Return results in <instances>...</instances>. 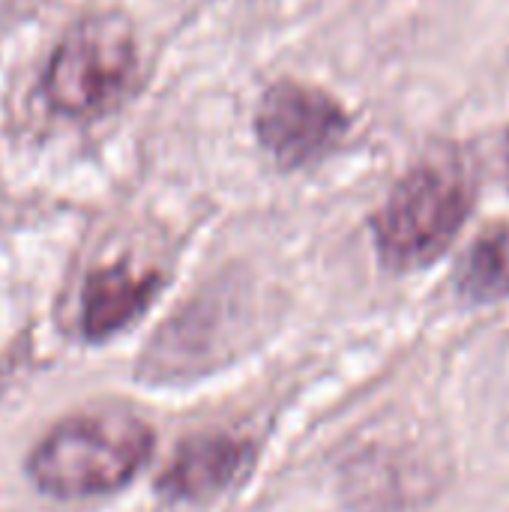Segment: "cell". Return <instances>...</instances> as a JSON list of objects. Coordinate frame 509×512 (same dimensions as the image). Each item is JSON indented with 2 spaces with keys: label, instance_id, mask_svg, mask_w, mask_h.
I'll use <instances>...</instances> for the list:
<instances>
[{
  "label": "cell",
  "instance_id": "cell-3",
  "mask_svg": "<svg viewBox=\"0 0 509 512\" xmlns=\"http://www.w3.org/2000/svg\"><path fill=\"white\" fill-rule=\"evenodd\" d=\"M135 75L132 24L120 12H90L60 36L42 75V93L60 117L96 120L123 105Z\"/></svg>",
  "mask_w": 509,
  "mask_h": 512
},
{
  "label": "cell",
  "instance_id": "cell-8",
  "mask_svg": "<svg viewBox=\"0 0 509 512\" xmlns=\"http://www.w3.org/2000/svg\"><path fill=\"white\" fill-rule=\"evenodd\" d=\"M507 168H509V138H507Z\"/></svg>",
  "mask_w": 509,
  "mask_h": 512
},
{
  "label": "cell",
  "instance_id": "cell-7",
  "mask_svg": "<svg viewBox=\"0 0 509 512\" xmlns=\"http://www.w3.org/2000/svg\"><path fill=\"white\" fill-rule=\"evenodd\" d=\"M456 294L471 306L509 297V222H495L465 249L453 276Z\"/></svg>",
  "mask_w": 509,
  "mask_h": 512
},
{
  "label": "cell",
  "instance_id": "cell-1",
  "mask_svg": "<svg viewBox=\"0 0 509 512\" xmlns=\"http://www.w3.org/2000/svg\"><path fill=\"white\" fill-rule=\"evenodd\" d=\"M477 198L474 171L453 147L417 162L372 219L384 267L408 273L435 264L465 228Z\"/></svg>",
  "mask_w": 509,
  "mask_h": 512
},
{
  "label": "cell",
  "instance_id": "cell-4",
  "mask_svg": "<svg viewBox=\"0 0 509 512\" xmlns=\"http://www.w3.org/2000/svg\"><path fill=\"white\" fill-rule=\"evenodd\" d=\"M351 117L327 90L282 78L261 93L255 111V135L282 168H306L321 162L345 141Z\"/></svg>",
  "mask_w": 509,
  "mask_h": 512
},
{
  "label": "cell",
  "instance_id": "cell-2",
  "mask_svg": "<svg viewBox=\"0 0 509 512\" xmlns=\"http://www.w3.org/2000/svg\"><path fill=\"white\" fill-rule=\"evenodd\" d=\"M153 432L132 414H78L57 423L30 453L27 474L39 492L63 501L123 489L147 462Z\"/></svg>",
  "mask_w": 509,
  "mask_h": 512
},
{
  "label": "cell",
  "instance_id": "cell-5",
  "mask_svg": "<svg viewBox=\"0 0 509 512\" xmlns=\"http://www.w3.org/2000/svg\"><path fill=\"white\" fill-rule=\"evenodd\" d=\"M252 462V447L231 435H198L186 441L168 471L159 477V492L171 501H204L228 489Z\"/></svg>",
  "mask_w": 509,
  "mask_h": 512
},
{
  "label": "cell",
  "instance_id": "cell-6",
  "mask_svg": "<svg viewBox=\"0 0 509 512\" xmlns=\"http://www.w3.org/2000/svg\"><path fill=\"white\" fill-rule=\"evenodd\" d=\"M159 285V276L138 273L126 264L93 270L81 288V333L90 342L120 333L150 306Z\"/></svg>",
  "mask_w": 509,
  "mask_h": 512
}]
</instances>
